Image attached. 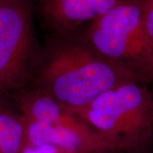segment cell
<instances>
[{
  "instance_id": "obj_4",
  "label": "cell",
  "mask_w": 153,
  "mask_h": 153,
  "mask_svg": "<svg viewBox=\"0 0 153 153\" xmlns=\"http://www.w3.org/2000/svg\"><path fill=\"white\" fill-rule=\"evenodd\" d=\"M26 123L27 144H51L75 153L113 152L82 118L30 86L14 95Z\"/></svg>"
},
{
  "instance_id": "obj_5",
  "label": "cell",
  "mask_w": 153,
  "mask_h": 153,
  "mask_svg": "<svg viewBox=\"0 0 153 153\" xmlns=\"http://www.w3.org/2000/svg\"><path fill=\"white\" fill-rule=\"evenodd\" d=\"M39 55L32 0H4L0 7V98L27 85Z\"/></svg>"
},
{
  "instance_id": "obj_2",
  "label": "cell",
  "mask_w": 153,
  "mask_h": 153,
  "mask_svg": "<svg viewBox=\"0 0 153 153\" xmlns=\"http://www.w3.org/2000/svg\"><path fill=\"white\" fill-rule=\"evenodd\" d=\"M75 113L115 152L142 153L153 141V94L142 82L118 84Z\"/></svg>"
},
{
  "instance_id": "obj_11",
  "label": "cell",
  "mask_w": 153,
  "mask_h": 153,
  "mask_svg": "<svg viewBox=\"0 0 153 153\" xmlns=\"http://www.w3.org/2000/svg\"><path fill=\"white\" fill-rule=\"evenodd\" d=\"M100 153H119V152H100Z\"/></svg>"
},
{
  "instance_id": "obj_9",
  "label": "cell",
  "mask_w": 153,
  "mask_h": 153,
  "mask_svg": "<svg viewBox=\"0 0 153 153\" xmlns=\"http://www.w3.org/2000/svg\"><path fill=\"white\" fill-rule=\"evenodd\" d=\"M144 21L148 37L153 45V0H144Z\"/></svg>"
},
{
  "instance_id": "obj_3",
  "label": "cell",
  "mask_w": 153,
  "mask_h": 153,
  "mask_svg": "<svg viewBox=\"0 0 153 153\" xmlns=\"http://www.w3.org/2000/svg\"><path fill=\"white\" fill-rule=\"evenodd\" d=\"M105 57L149 85L153 83V45L144 21V0H120L83 34Z\"/></svg>"
},
{
  "instance_id": "obj_1",
  "label": "cell",
  "mask_w": 153,
  "mask_h": 153,
  "mask_svg": "<svg viewBox=\"0 0 153 153\" xmlns=\"http://www.w3.org/2000/svg\"><path fill=\"white\" fill-rule=\"evenodd\" d=\"M129 81L140 80L74 33L56 36L40 52L27 86L76 112L106 90Z\"/></svg>"
},
{
  "instance_id": "obj_6",
  "label": "cell",
  "mask_w": 153,
  "mask_h": 153,
  "mask_svg": "<svg viewBox=\"0 0 153 153\" xmlns=\"http://www.w3.org/2000/svg\"><path fill=\"white\" fill-rule=\"evenodd\" d=\"M120 0H39L44 23L56 36L76 33L111 10Z\"/></svg>"
},
{
  "instance_id": "obj_7",
  "label": "cell",
  "mask_w": 153,
  "mask_h": 153,
  "mask_svg": "<svg viewBox=\"0 0 153 153\" xmlns=\"http://www.w3.org/2000/svg\"><path fill=\"white\" fill-rule=\"evenodd\" d=\"M27 145L26 123L0 98V153H22Z\"/></svg>"
},
{
  "instance_id": "obj_8",
  "label": "cell",
  "mask_w": 153,
  "mask_h": 153,
  "mask_svg": "<svg viewBox=\"0 0 153 153\" xmlns=\"http://www.w3.org/2000/svg\"><path fill=\"white\" fill-rule=\"evenodd\" d=\"M22 153H75L51 144H27Z\"/></svg>"
},
{
  "instance_id": "obj_10",
  "label": "cell",
  "mask_w": 153,
  "mask_h": 153,
  "mask_svg": "<svg viewBox=\"0 0 153 153\" xmlns=\"http://www.w3.org/2000/svg\"><path fill=\"white\" fill-rule=\"evenodd\" d=\"M4 2V0H0V7H1V5L3 4V3Z\"/></svg>"
}]
</instances>
